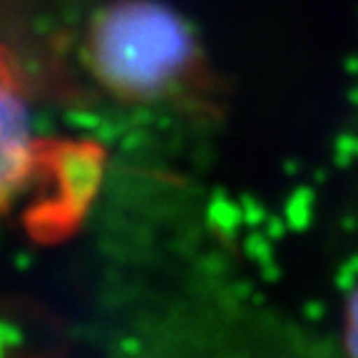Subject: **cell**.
<instances>
[{
    "label": "cell",
    "instance_id": "obj_1",
    "mask_svg": "<svg viewBox=\"0 0 358 358\" xmlns=\"http://www.w3.org/2000/svg\"><path fill=\"white\" fill-rule=\"evenodd\" d=\"M83 57L90 75L127 105L214 110L217 83L192 25L162 0H110L90 17Z\"/></svg>",
    "mask_w": 358,
    "mask_h": 358
},
{
    "label": "cell",
    "instance_id": "obj_3",
    "mask_svg": "<svg viewBox=\"0 0 358 358\" xmlns=\"http://www.w3.org/2000/svg\"><path fill=\"white\" fill-rule=\"evenodd\" d=\"M343 346H346L348 356L358 358V289L353 291V296L348 299V306H346V321H343Z\"/></svg>",
    "mask_w": 358,
    "mask_h": 358
},
{
    "label": "cell",
    "instance_id": "obj_2",
    "mask_svg": "<svg viewBox=\"0 0 358 358\" xmlns=\"http://www.w3.org/2000/svg\"><path fill=\"white\" fill-rule=\"evenodd\" d=\"M35 164V137L28 102L10 55L0 48V212L22 189Z\"/></svg>",
    "mask_w": 358,
    "mask_h": 358
}]
</instances>
